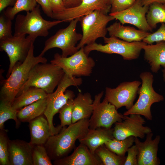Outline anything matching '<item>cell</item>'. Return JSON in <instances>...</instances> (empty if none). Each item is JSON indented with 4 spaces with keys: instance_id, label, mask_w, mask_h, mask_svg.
Listing matches in <instances>:
<instances>
[{
    "instance_id": "obj_6",
    "label": "cell",
    "mask_w": 165,
    "mask_h": 165,
    "mask_svg": "<svg viewBox=\"0 0 165 165\" xmlns=\"http://www.w3.org/2000/svg\"><path fill=\"white\" fill-rule=\"evenodd\" d=\"M142 80V85L139 88V95L136 102L129 109L124 112L123 115L128 116L136 114L144 116L148 120H152V116L151 108L155 103L164 100L163 96L156 92L152 86L153 75L150 72H142L140 75Z\"/></svg>"
},
{
    "instance_id": "obj_29",
    "label": "cell",
    "mask_w": 165,
    "mask_h": 165,
    "mask_svg": "<svg viewBox=\"0 0 165 165\" xmlns=\"http://www.w3.org/2000/svg\"><path fill=\"white\" fill-rule=\"evenodd\" d=\"M18 112V110L13 108L11 102L7 100L0 99V129H4L5 123L11 119L14 120L16 127H18L20 122L17 118Z\"/></svg>"
},
{
    "instance_id": "obj_26",
    "label": "cell",
    "mask_w": 165,
    "mask_h": 165,
    "mask_svg": "<svg viewBox=\"0 0 165 165\" xmlns=\"http://www.w3.org/2000/svg\"><path fill=\"white\" fill-rule=\"evenodd\" d=\"M47 105V98L25 106L18 110L17 116L20 122H29L44 115Z\"/></svg>"
},
{
    "instance_id": "obj_16",
    "label": "cell",
    "mask_w": 165,
    "mask_h": 165,
    "mask_svg": "<svg viewBox=\"0 0 165 165\" xmlns=\"http://www.w3.org/2000/svg\"><path fill=\"white\" fill-rule=\"evenodd\" d=\"M149 6L143 5L141 0H136L134 4L129 8L119 12L110 13L109 15L119 20L123 25L130 24L139 30L152 31V29L148 25L146 18Z\"/></svg>"
},
{
    "instance_id": "obj_24",
    "label": "cell",
    "mask_w": 165,
    "mask_h": 165,
    "mask_svg": "<svg viewBox=\"0 0 165 165\" xmlns=\"http://www.w3.org/2000/svg\"><path fill=\"white\" fill-rule=\"evenodd\" d=\"M93 100L90 93H79L73 99L72 123L84 119H89L93 110Z\"/></svg>"
},
{
    "instance_id": "obj_12",
    "label": "cell",
    "mask_w": 165,
    "mask_h": 165,
    "mask_svg": "<svg viewBox=\"0 0 165 165\" xmlns=\"http://www.w3.org/2000/svg\"><path fill=\"white\" fill-rule=\"evenodd\" d=\"M36 38L30 36L13 35L0 41V50L7 54L10 64L7 74L8 78L17 63H22L26 58Z\"/></svg>"
},
{
    "instance_id": "obj_3",
    "label": "cell",
    "mask_w": 165,
    "mask_h": 165,
    "mask_svg": "<svg viewBox=\"0 0 165 165\" xmlns=\"http://www.w3.org/2000/svg\"><path fill=\"white\" fill-rule=\"evenodd\" d=\"M82 83L81 78L70 76L65 73L56 90L48 94L46 107L44 115L48 121L52 135L59 133L63 128L60 125L56 127L54 126L53 123L54 116L69 100L75 97L74 92L66 90L67 89L72 86H79Z\"/></svg>"
},
{
    "instance_id": "obj_4",
    "label": "cell",
    "mask_w": 165,
    "mask_h": 165,
    "mask_svg": "<svg viewBox=\"0 0 165 165\" xmlns=\"http://www.w3.org/2000/svg\"><path fill=\"white\" fill-rule=\"evenodd\" d=\"M65 73L61 68L51 63L38 64L31 70L27 80L16 97L23 90L31 86L42 89L47 94L51 93Z\"/></svg>"
},
{
    "instance_id": "obj_9",
    "label": "cell",
    "mask_w": 165,
    "mask_h": 165,
    "mask_svg": "<svg viewBox=\"0 0 165 165\" xmlns=\"http://www.w3.org/2000/svg\"><path fill=\"white\" fill-rule=\"evenodd\" d=\"M80 18L71 21L66 28L58 30L56 33L47 39L45 42L43 49L39 55L43 56L50 49L58 48L62 51L61 56L67 57L72 55L79 50L76 44L82 37V34L76 31L77 24Z\"/></svg>"
},
{
    "instance_id": "obj_39",
    "label": "cell",
    "mask_w": 165,
    "mask_h": 165,
    "mask_svg": "<svg viewBox=\"0 0 165 165\" xmlns=\"http://www.w3.org/2000/svg\"><path fill=\"white\" fill-rule=\"evenodd\" d=\"M37 3L40 5L44 13L47 16L52 18L53 12L49 0H35Z\"/></svg>"
},
{
    "instance_id": "obj_2",
    "label": "cell",
    "mask_w": 165,
    "mask_h": 165,
    "mask_svg": "<svg viewBox=\"0 0 165 165\" xmlns=\"http://www.w3.org/2000/svg\"><path fill=\"white\" fill-rule=\"evenodd\" d=\"M33 44L28 54L22 63H17L9 76L3 81L0 91V99L12 104L22 87L28 80L30 71L37 64L47 62L46 59L39 55L35 56Z\"/></svg>"
},
{
    "instance_id": "obj_35",
    "label": "cell",
    "mask_w": 165,
    "mask_h": 165,
    "mask_svg": "<svg viewBox=\"0 0 165 165\" xmlns=\"http://www.w3.org/2000/svg\"><path fill=\"white\" fill-rule=\"evenodd\" d=\"M12 20L4 13L0 16V41L12 37Z\"/></svg>"
},
{
    "instance_id": "obj_5",
    "label": "cell",
    "mask_w": 165,
    "mask_h": 165,
    "mask_svg": "<svg viewBox=\"0 0 165 165\" xmlns=\"http://www.w3.org/2000/svg\"><path fill=\"white\" fill-rule=\"evenodd\" d=\"M62 22L61 20L44 19L42 16L38 4L32 11L26 12L25 15L19 14L17 16L14 35L28 34L35 38L38 36L46 37L50 29Z\"/></svg>"
},
{
    "instance_id": "obj_7",
    "label": "cell",
    "mask_w": 165,
    "mask_h": 165,
    "mask_svg": "<svg viewBox=\"0 0 165 165\" xmlns=\"http://www.w3.org/2000/svg\"><path fill=\"white\" fill-rule=\"evenodd\" d=\"M105 45L95 42L84 47L85 53L89 55L93 51L107 54H117L123 59L131 60L139 57L143 46L147 43L143 41L127 42L114 36L103 38Z\"/></svg>"
},
{
    "instance_id": "obj_25",
    "label": "cell",
    "mask_w": 165,
    "mask_h": 165,
    "mask_svg": "<svg viewBox=\"0 0 165 165\" xmlns=\"http://www.w3.org/2000/svg\"><path fill=\"white\" fill-rule=\"evenodd\" d=\"M48 96V94L42 89L30 87L16 97L12 106L14 108L18 110L38 100L46 98Z\"/></svg>"
},
{
    "instance_id": "obj_20",
    "label": "cell",
    "mask_w": 165,
    "mask_h": 165,
    "mask_svg": "<svg viewBox=\"0 0 165 165\" xmlns=\"http://www.w3.org/2000/svg\"><path fill=\"white\" fill-rule=\"evenodd\" d=\"M31 139L33 145H44L52 135L50 127L44 115L39 116L29 122Z\"/></svg>"
},
{
    "instance_id": "obj_41",
    "label": "cell",
    "mask_w": 165,
    "mask_h": 165,
    "mask_svg": "<svg viewBox=\"0 0 165 165\" xmlns=\"http://www.w3.org/2000/svg\"><path fill=\"white\" fill-rule=\"evenodd\" d=\"M17 0H0V12H2L7 7L13 6Z\"/></svg>"
},
{
    "instance_id": "obj_31",
    "label": "cell",
    "mask_w": 165,
    "mask_h": 165,
    "mask_svg": "<svg viewBox=\"0 0 165 165\" xmlns=\"http://www.w3.org/2000/svg\"><path fill=\"white\" fill-rule=\"evenodd\" d=\"M37 3L35 0H17L13 6L8 7L3 13L6 16L13 20L20 12L32 11L37 5Z\"/></svg>"
},
{
    "instance_id": "obj_14",
    "label": "cell",
    "mask_w": 165,
    "mask_h": 165,
    "mask_svg": "<svg viewBox=\"0 0 165 165\" xmlns=\"http://www.w3.org/2000/svg\"><path fill=\"white\" fill-rule=\"evenodd\" d=\"M123 120L115 123L113 134L116 139L123 140L131 136L142 139L145 135L152 132L149 127L144 126L146 121L140 115L125 116Z\"/></svg>"
},
{
    "instance_id": "obj_36",
    "label": "cell",
    "mask_w": 165,
    "mask_h": 165,
    "mask_svg": "<svg viewBox=\"0 0 165 165\" xmlns=\"http://www.w3.org/2000/svg\"><path fill=\"white\" fill-rule=\"evenodd\" d=\"M147 44L154 42H165V23H161L159 28L155 32L151 34L142 40Z\"/></svg>"
},
{
    "instance_id": "obj_47",
    "label": "cell",
    "mask_w": 165,
    "mask_h": 165,
    "mask_svg": "<svg viewBox=\"0 0 165 165\" xmlns=\"http://www.w3.org/2000/svg\"><path fill=\"white\" fill-rule=\"evenodd\" d=\"M163 5L164 6V7H165V3L164 4H163Z\"/></svg>"
},
{
    "instance_id": "obj_44",
    "label": "cell",
    "mask_w": 165,
    "mask_h": 165,
    "mask_svg": "<svg viewBox=\"0 0 165 165\" xmlns=\"http://www.w3.org/2000/svg\"><path fill=\"white\" fill-rule=\"evenodd\" d=\"M114 0H105L107 3L110 6H111V5L113 2Z\"/></svg>"
},
{
    "instance_id": "obj_43",
    "label": "cell",
    "mask_w": 165,
    "mask_h": 165,
    "mask_svg": "<svg viewBox=\"0 0 165 165\" xmlns=\"http://www.w3.org/2000/svg\"><path fill=\"white\" fill-rule=\"evenodd\" d=\"M143 5L145 6H149L152 3L156 2L162 4L165 3V0H141Z\"/></svg>"
},
{
    "instance_id": "obj_23",
    "label": "cell",
    "mask_w": 165,
    "mask_h": 165,
    "mask_svg": "<svg viewBox=\"0 0 165 165\" xmlns=\"http://www.w3.org/2000/svg\"><path fill=\"white\" fill-rule=\"evenodd\" d=\"M107 30L110 36H114L129 42L142 41L151 33L137 30L133 27L123 26L117 22L107 27Z\"/></svg>"
},
{
    "instance_id": "obj_46",
    "label": "cell",
    "mask_w": 165,
    "mask_h": 165,
    "mask_svg": "<svg viewBox=\"0 0 165 165\" xmlns=\"http://www.w3.org/2000/svg\"><path fill=\"white\" fill-rule=\"evenodd\" d=\"M65 0H63V2H64V3L65 1Z\"/></svg>"
},
{
    "instance_id": "obj_15",
    "label": "cell",
    "mask_w": 165,
    "mask_h": 165,
    "mask_svg": "<svg viewBox=\"0 0 165 165\" xmlns=\"http://www.w3.org/2000/svg\"><path fill=\"white\" fill-rule=\"evenodd\" d=\"M111 6L105 0H83L78 6L65 8L62 11L53 13L52 18L63 22H70L72 20L85 16L95 10H100L107 14L110 12Z\"/></svg>"
},
{
    "instance_id": "obj_34",
    "label": "cell",
    "mask_w": 165,
    "mask_h": 165,
    "mask_svg": "<svg viewBox=\"0 0 165 165\" xmlns=\"http://www.w3.org/2000/svg\"><path fill=\"white\" fill-rule=\"evenodd\" d=\"M73 99L69 100L58 112L60 125L62 127L69 126L72 123Z\"/></svg>"
},
{
    "instance_id": "obj_28",
    "label": "cell",
    "mask_w": 165,
    "mask_h": 165,
    "mask_svg": "<svg viewBox=\"0 0 165 165\" xmlns=\"http://www.w3.org/2000/svg\"><path fill=\"white\" fill-rule=\"evenodd\" d=\"M146 18L152 29L156 28L158 23H165V7L163 4L155 2L149 5Z\"/></svg>"
},
{
    "instance_id": "obj_27",
    "label": "cell",
    "mask_w": 165,
    "mask_h": 165,
    "mask_svg": "<svg viewBox=\"0 0 165 165\" xmlns=\"http://www.w3.org/2000/svg\"><path fill=\"white\" fill-rule=\"evenodd\" d=\"M95 154L103 165H124L126 156L118 155L102 145L96 150Z\"/></svg>"
},
{
    "instance_id": "obj_37",
    "label": "cell",
    "mask_w": 165,
    "mask_h": 165,
    "mask_svg": "<svg viewBox=\"0 0 165 165\" xmlns=\"http://www.w3.org/2000/svg\"><path fill=\"white\" fill-rule=\"evenodd\" d=\"M136 0H114L111 5L110 13L124 10L131 6Z\"/></svg>"
},
{
    "instance_id": "obj_17",
    "label": "cell",
    "mask_w": 165,
    "mask_h": 165,
    "mask_svg": "<svg viewBox=\"0 0 165 165\" xmlns=\"http://www.w3.org/2000/svg\"><path fill=\"white\" fill-rule=\"evenodd\" d=\"M145 140L141 141L135 138L134 143L138 151V165H159L160 163L157 152L161 137L157 135L152 139V132L146 134Z\"/></svg>"
},
{
    "instance_id": "obj_18",
    "label": "cell",
    "mask_w": 165,
    "mask_h": 165,
    "mask_svg": "<svg viewBox=\"0 0 165 165\" xmlns=\"http://www.w3.org/2000/svg\"><path fill=\"white\" fill-rule=\"evenodd\" d=\"M53 164L54 165H103L95 153L81 143L71 154L53 161Z\"/></svg>"
},
{
    "instance_id": "obj_38",
    "label": "cell",
    "mask_w": 165,
    "mask_h": 165,
    "mask_svg": "<svg viewBox=\"0 0 165 165\" xmlns=\"http://www.w3.org/2000/svg\"><path fill=\"white\" fill-rule=\"evenodd\" d=\"M124 165H138V151L136 146H132L128 149Z\"/></svg>"
},
{
    "instance_id": "obj_30",
    "label": "cell",
    "mask_w": 165,
    "mask_h": 165,
    "mask_svg": "<svg viewBox=\"0 0 165 165\" xmlns=\"http://www.w3.org/2000/svg\"><path fill=\"white\" fill-rule=\"evenodd\" d=\"M135 138L131 136L121 140L114 138L107 141L105 145L110 150L117 155L125 156L128 148L134 143Z\"/></svg>"
},
{
    "instance_id": "obj_8",
    "label": "cell",
    "mask_w": 165,
    "mask_h": 165,
    "mask_svg": "<svg viewBox=\"0 0 165 165\" xmlns=\"http://www.w3.org/2000/svg\"><path fill=\"white\" fill-rule=\"evenodd\" d=\"M115 19L100 10H94L80 18L82 37L77 45L78 49L96 42L99 38L106 37L108 32L107 25Z\"/></svg>"
},
{
    "instance_id": "obj_19",
    "label": "cell",
    "mask_w": 165,
    "mask_h": 165,
    "mask_svg": "<svg viewBox=\"0 0 165 165\" xmlns=\"http://www.w3.org/2000/svg\"><path fill=\"white\" fill-rule=\"evenodd\" d=\"M34 146L23 140L9 139L8 149L10 165H33Z\"/></svg>"
},
{
    "instance_id": "obj_11",
    "label": "cell",
    "mask_w": 165,
    "mask_h": 165,
    "mask_svg": "<svg viewBox=\"0 0 165 165\" xmlns=\"http://www.w3.org/2000/svg\"><path fill=\"white\" fill-rule=\"evenodd\" d=\"M103 94L101 92L94 97L93 110L89 120L90 129L111 128L114 124L125 118V116L119 113L116 107L105 98L101 102Z\"/></svg>"
},
{
    "instance_id": "obj_10",
    "label": "cell",
    "mask_w": 165,
    "mask_h": 165,
    "mask_svg": "<svg viewBox=\"0 0 165 165\" xmlns=\"http://www.w3.org/2000/svg\"><path fill=\"white\" fill-rule=\"evenodd\" d=\"M84 47L69 57H63L56 53L50 63L61 68L70 76H89L92 73L95 62L85 53Z\"/></svg>"
},
{
    "instance_id": "obj_21",
    "label": "cell",
    "mask_w": 165,
    "mask_h": 165,
    "mask_svg": "<svg viewBox=\"0 0 165 165\" xmlns=\"http://www.w3.org/2000/svg\"><path fill=\"white\" fill-rule=\"evenodd\" d=\"M113 128L99 127L89 129L86 134L78 139L80 143L87 146L93 153L100 145L108 141L113 139Z\"/></svg>"
},
{
    "instance_id": "obj_33",
    "label": "cell",
    "mask_w": 165,
    "mask_h": 165,
    "mask_svg": "<svg viewBox=\"0 0 165 165\" xmlns=\"http://www.w3.org/2000/svg\"><path fill=\"white\" fill-rule=\"evenodd\" d=\"M9 139L7 130L0 129V165H10L8 149Z\"/></svg>"
},
{
    "instance_id": "obj_13",
    "label": "cell",
    "mask_w": 165,
    "mask_h": 165,
    "mask_svg": "<svg viewBox=\"0 0 165 165\" xmlns=\"http://www.w3.org/2000/svg\"><path fill=\"white\" fill-rule=\"evenodd\" d=\"M141 84L135 80L122 82L114 88L106 87L105 98L117 110L125 106L128 110L133 105Z\"/></svg>"
},
{
    "instance_id": "obj_1",
    "label": "cell",
    "mask_w": 165,
    "mask_h": 165,
    "mask_svg": "<svg viewBox=\"0 0 165 165\" xmlns=\"http://www.w3.org/2000/svg\"><path fill=\"white\" fill-rule=\"evenodd\" d=\"M89 119H84L63 127L58 133L51 136L44 144L48 154L53 161L68 156L75 148L77 140L82 138L89 129Z\"/></svg>"
},
{
    "instance_id": "obj_32",
    "label": "cell",
    "mask_w": 165,
    "mask_h": 165,
    "mask_svg": "<svg viewBox=\"0 0 165 165\" xmlns=\"http://www.w3.org/2000/svg\"><path fill=\"white\" fill-rule=\"evenodd\" d=\"M32 159L33 165L53 164L44 145L34 146L32 150Z\"/></svg>"
},
{
    "instance_id": "obj_40",
    "label": "cell",
    "mask_w": 165,
    "mask_h": 165,
    "mask_svg": "<svg viewBox=\"0 0 165 165\" xmlns=\"http://www.w3.org/2000/svg\"><path fill=\"white\" fill-rule=\"evenodd\" d=\"M53 13L61 12L66 8L63 0H49Z\"/></svg>"
},
{
    "instance_id": "obj_42",
    "label": "cell",
    "mask_w": 165,
    "mask_h": 165,
    "mask_svg": "<svg viewBox=\"0 0 165 165\" xmlns=\"http://www.w3.org/2000/svg\"><path fill=\"white\" fill-rule=\"evenodd\" d=\"M83 0H65L64 5L66 8L75 7L79 5Z\"/></svg>"
},
{
    "instance_id": "obj_45",
    "label": "cell",
    "mask_w": 165,
    "mask_h": 165,
    "mask_svg": "<svg viewBox=\"0 0 165 165\" xmlns=\"http://www.w3.org/2000/svg\"><path fill=\"white\" fill-rule=\"evenodd\" d=\"M163 72V81L165 82V68H164L162 71Z\"/></svg>"
},
{
    "instance_id": "obj_22",
    "label": "cell",
    "mask_w": 165,
    "mask_h": 165,
    "mask_svg": "<svg viewBox=\"0 0 165 165\" xmlns=\"http://www.w3.org/2000/svg\"><path fill=\"white\" fill-rule=\"evenodd\" d=\"M156 43L146 44L142 47L144 58L150 64L152 72L155 73L158 72L161 66L165 68V42Z\"/></svg>"
}]
</instances>
